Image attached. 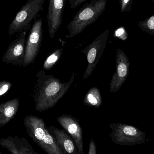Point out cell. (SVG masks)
I'll return each instance as SVG.
<instances>
[{
  "label": "cell",
  "mask_w": 154,
  "mask_h": 154,
  "mask_svg": "<svg viewBox=\"0 0 154 154\" xmlns=\"http://www.w3.org/2000/svg\"><path fill=\"white\" fill-rule=\"evenodd\" d=\"M75 75L73 71L70 79L62 82L53 75H47L44 70L38 71L32 95L36 111L43 112L55 106L73 84Z\"/></svg>",
  "instance_id": "1"
},
{
  "label": "cell",
  "mask_w": 154,
  "mask_h": 154,
  "mask_svg": "<svg viewBox=\"0 0 154 154\" xmlns=\"http://www.w3.org/2000/svg\"><path fill=\"white\" fill-rule=\"evenodd\" d=\"M27 134L32 141L48 154H65L43 119L30 115L23 120Z\"/></svg>",
  "instance_id": "2"
},
{
  "label": "cell",
  "mask_w": 154,
  "mask_h": 154,
  "mask_svg": "<svg viewBox=\"0 0 154 154\" xmlns=\"http://www.w3.org/2000/svg\"><path fill=\"white\" fill-rule=\"evenodd\" d=\"M107 2V0H93L82 6L68 25L67 38L79 35L96 21L106 9Z\"/></svg>",
  "instance_id": "3"
},
{
  "label": "cell",
  "mask_w": 154,
  "mask_h": 154,
  "mask_svg": "<svg viewBox=\"0 0 154 154\" xmlns=\"http://www.w3.org/2000/svg\"><path fill=\"white\" fill-rule=\"evenodd\" d=\"M46 0H28L17 13L11 23L8 33L11 36L17 33L27 30L38 14L43 9Z\"/></svg>",
  "instance_id": "4"
},
{
  "label": "cell",
  "mask_w": 154,
  "mask_h": 154,
  "mask_svg": "<svg viewBox=\"0 0 154 154\" xmlns=\"http://www.w3.org/2000/svg\"><path fill=\"white\" fill-rule=\"evenodd\" d=\"M111 141L119 145L133 146L144 144L147 141L145 133L135 127L121 123L110 124Z\"/></svg>",
  "instance_id": "5"
},
{
  "label": "cell",
  "mask_w": 154,
  "mask_h": 154,
  "mask_svg": "<svg viewBox=\"0 0 154 154\" xmlns=\"http://www.w3.org/2000/svg\"><path fill=\"white\" fill-rule=\"evenodd\" d=\"M109 30H106L81 52L87 57L88 66L82 78L85 79L91 76L99 61L106 46Z\"/></svg>",
  "instance_id": "6"
},
{
  "label": "cell",
  "mask_w": 154,
  "mask_h": 154,
  "mask_svg": "<svg viewBox=\"0 0 154 154\" xmlns=\"http://www.w3.org/2000/svg\"><path fill=\"white\" fill-rule=\"evenodd\" d=\"M42 38V20L39 18L34 21L26 40L23 68L33 63L35 61L39 52Z\"/></svg>",
  "instance_id": "7"
},
{
  "label": "cell",
  "mask_w": 154,
  "mask_h": 154,
  "mask_svg": "<svg viewBox=\"0 0 154 154\" xmlns=\"http://www.w3.org/2000/svg\"><path fill=\"white\" fill-rule=\"evenodd\" d=\"M130 62L125 52L117 50L116 55V71L113 74L109 84V91L116 93L119 90L125 81L129 74Z\"/></svg>",
  "instance_id": "8"
},
{
  "label": "cell",
  "mask_w": 154,
  "mask_h": 154,
  "mask_svg": "<svg viewBox=\"0 0 154 154\" xmlns=\"http://www.w3.org/2000/svg\"><path fill=\"white\" fill-rule=\"evenodd\" d=\"M26 41V33L23 32L20 37L9 45L3 56V62L23 67L24 63Z\"/></svg>",
  "instance_id": "9"
},
{
  "label": "cell",
  "mask_w": 154,
  "mask_h": 154,
  "mask_svg": "<svg viewBox=\"0 0 154 154\" xmlns=\"http://www.w3.org/2000/svg\"><path fill=\"white\" fill-rule=\"evenodd\" d=\"M58 123L75 141L78 154H84L82 130L78 119L69 115H63L57 118Z\"/></svg>",
  "instance_id": "10"
},
{
  "label": "cell",
  "mask_w": 154,
  "mask_h": 154,
  "mask_svg": "<svg viewBox=\"0 0 154 154\" xmlns=\"http://www.w3.org/2000/svg\"><path fill=\"white\" fill-rule=\"evenodd\" d=\"M65 0H49L47 14L49 37L53 39L60 28L62 21V14Z\"/></svg>",
  "instance_id": "11"
},
{
  "label": "cell",
  "mask_w": 154,
  "mask_h": 154,
  "mask_svg": "<svg viewBox=\"0 0 154 154\" xmlns=\"http://www.w3.org/2000/svg\"><path fill=\"white\" fill-rule=\"evenodd\" d=\"M0 146L12 154H38L24 137L14 136L1 138Z\"/></svg>",
  "instance_id": "12"
},
{
  "label": "cell",
  "mask_w": 154,
  "mask_h": 154,
  "mask_svg": "<svg viewBox=\"0 0 154 154\" xmlns=\"http://www.w3.org/2000/svg\"><path fill=\"white\" fill-rule=\"evenodd\" d=\"M48 130L56 139L64 154H78L76 145L69 134L64 130L52 126L49 127Z\"/></svg>",
  "instance_id": "13"
},
{
  "label": "cell",
  "mask_w": 154,
  "mask_h": 154,
  "mask_svg": "<svg viewBox=\"0 0 154 154\" xmlns=\"http://www.w3.org/2000/svg\"><path fill=\"white\" fill-rule=\"evenodd\" d=\"M20 100L14 98L0 105V128L14 118L18 112Z\"/></svg>",
  "instance_id": "14"
},
{
  "label": "cell",
  "mask_w": 154,
  "mask_h": 154,
  "mask_svg": "<svg viewBox=\"0 0 154 154\" xmlns=\"http://www.w3.org/2000/svg\"><path fill=\"white\" fill-rule=\"evenodd\" d=\"M83 104L95 108L101 106L102 105V99L100 90L97 87L91 88L85 95Z\"/></svg>",
  "instance_id": "15"
},
{
  "label": "cell",
  "mask_w": 154,
  "mask_h": 154,
  "mask_svg": "<svg viewBox=\"0 0 154 154\" xmlns=\"http://www.w3.org/2000/svg\"><path fill=\"white\" fill-rule=\"evenodd\" d=\"M63 50L58 49L54 51L47 58L43 65V68L46 71H49L59 61L63 54Z\"/></svg>",
  "instance_id": "16"
},
{
  "label": "cell",
  "mask_w": 154,
  "mask_h": 154,
  "mask_svg": "<svg viewBox=\"0 0 154 154\" xmlns=\"http://www.w3.org/2000/svg\"><path fill=\"white\" fill-rule=\"evenodd\" d=\"M140 28L148 33L154 35V15L139 23Z\"/></svg>",
  "instance_id": "17"
},
{
  "label": "cell",
  "mask_w": 154,
  "mask_h": 154,
  "mask_svg": "<svg viewBox=\"0 0 154 154\" xmlns=\"http://www.w3.org/2000/svg\"><path fill=\"white\" fill-rule=\"evenodd\" d=\"M12 85V83L10 81L6 80L0 81V97L11 88Z\"/></svg>",
  "instance_id": "18"
},
{
  "label": "cell",
  "mask_w": 154,
  "mask_h": 154,
  "mask_svg": "<svg viewBox=\"0 0 154 154\" xmlns=\"http://www.w3.org/2000/svg\"><path fill=\"white\" fill-rule=\"evenodd\" d=\"M115 36L123 40H125L128 38V34L125 29L123 27H121L117 29L115 32Z\"/></svg>",
  "instance_id": "19"
},
{
  "label": "cell",
  "mask_w": 154,
  "mask_h": 154,
  "mask_svg": "<svg viewBox=\"0 0 154 154\" xmlns=\"http://www.w3.org/2000/svg\"><path fill=\"white\" fill-rule=\"evenodd\" d=\"M131 2L132 0H120L121 12L130 10Z\"/></svg>",
  "instance_id": "20"
},
{
  "label": "cell",
  "mask_w": 154,
  "mask_h": 154,
  "mask_svg": "<svg viewBox=\"0 0 154 154\" xmlns=\"http://www.w3.org/2000/svg\"><path fill=\"white\" fill-rule=\"evenodd\" d=\"M97 153V146L93 139H91L90 141L88 154H96Z\"/></svg>",
  "instance_id": "21"
},
{
  "label": "cell",
  "mask_w": 154,
  "mask_h": 154,
  "mask_svg": "<svg viewBox=\"0 0 154 154\" xmlns=\"http://www.w3.org/2000/svg\"><path fill=\"white\" fill-rule=\"evenodd\" d=\"M86 1V0H69L70 8L71 9H75Z\"/></svg>",
  "instance_id": "22"
},
{
  "label": "cell",
  "mask_w": 154,
  "mask_h": 154,
  "mask_svg": "<svg viewBox=\"0 0 154 154\" xmlns=\"http://www.w3.org/2000/svg\"><path fill=\"white\" fill-rule=\"evenodd\" d=\"M0 154H2V153L0 152Z\"/></svg>",
  "instance_id": "23"
}]
</instances>
